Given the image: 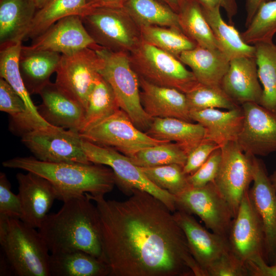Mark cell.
<instances>
[{
	"mask_svg": "<svg viewBox=\"0 0 276 276\" xmlns=\"http://www.w3.org/2000/svg\"><path fill=\"white\" fill-rule=\"evenodd\" d=\"M249 275L276 276V263L269 265L264 258H257L246 263Z\"/></svg>",
	"mask_w": 276,
	"mask_h": 276,
	"instance_id": "45",
	"label": "cell"
},
{
	"mask_svg": "<svg viewBox=\"0 0 276 276\" xmlns=\"http://www.w3.org/2000/svg\"><path fill=\"white\" fill-rule=\"evenodd\" d=\"M190 117L193 122L205 128L206 139L220 147L227 142L237 141L244 119L241 106L226 111L217 108L191 111Z\"/></svg>",
	"mask_w": 276,
	"mask_h": 276,
	"instance_id": "23",
	"label": "cell"
},
{
	"mask_svg": "<svg viewBox=\"0 0 276 276\" xmlns=\"http://www.w3.org/2000/svg\"><path fill=\"white\" fill-rule=\"evenodd\" d=\"M22 208L19 196L14 194L6 175L0 173V217L20 219Z\"/></svg>",
	"mask_w": 276,
	"mask_h": 276,
	"instance_id": "42",
	"label": "cell"
},
{
	"mask_svg": "<svg viewBox=\"0 0 276 276\" xmlns=\"http://www.w3.org/2000/svg\"><path fill=\"white\" fill-rule=\"evenodd\" d=\"M173 213L185 235L193 257L206 276L209 266L230 250L227 238L208 231L192 214L183 210L178 209Z\"/></svg>",
	"mask_w": 276,
	"mask_h": 276,
	"instance_id": "18",
	"label": "cell"
},
{
	"mask_svg": "<svg viewBox=\"0 0 276 276\" xmlns=\"http://www.w3.org/2000/svg\"><path fill=\"white\" fill-rule=\"evenodd\" d=\"M37 10L33 0H0V47L22 42Z\"/></svg>",
	"mask_w": 276,
	"mask_h": 276,
	"instance_id": "24",
	"label": "cell"
},
{
	"mask_svg": "<svg viewBox=\"0 0 276 276\" xmlns=\"http://www.w3.org/2000/svg\"><path fill=\"white\" fill-rule=\"evenodd\" d=\"M16 179L22 208L20 220L38 229L57 199L55 190L47 179L31 172L18 173Z\"/></svg>",
	"mask_w": 276,
	"mask_h": 276,
	"instance_id": "19",
	"label": "cell"
},
{
	"mask_svg": "<svg viewBox=\"0 0 276 276\" xmlns=\"http://www.w3.org/2000/svg\"><path fill=\"white\" fill-rule=\"evenodd\" d=\"M143 40L174 56L192 50L197 44L178 28L158 26L141 27Z\"/></svg>",
	"mask_w": 276,
	"mask_h": 276,
	"instance_id": "36",
	"label": "cell"
},
{
	"mask_svg": "<svg viewBox=\"0 0 276 276\" xmlns=\"http://www.w3.org/2000/svg\"><path fill=\"white\" fill-rule=\"evenodd\" d=\"M252 182L249 194L262 223L265 235V260L276 263V191L263 162L252 156Z\"/></svg>",
	"mask_w": 276,
	"mask_h": 276,
	"instance_id": "16",
	"label": "cell"
},
{
	"mask_svg": "<svg viewBox=\"0 0 276 276\" xmlns=\"http://www.w3.org/2000/svg\"><path fill=\"white\" fill-rule=\"evenodd\" d=\"M3 166L31 172L47 179L53 186L57 199L63 202L86 193L104 196L116 185L112 169L101 164L50 163L29 156L9 159Z\"/></svg>",
	"mask_w": 276,
	"mask_h": 276,
	"instance_id": "3",
	"label": "cell"
},
{
	"mask_svg": "<svg viewBox=\"0 0 276 276\" xmlns=\"http://www.w3.org/2000/svg\"><path fill=\"white\" fill-rule=\"evenodd\" d=\"M276 34V0L262 4L249 25L241 33L243 40L251 45L271 42Z\"/></svg>",
	"mask_w": 276,
	"mask_h": 276,
	"instance_id": "37",
	"label": "cell"
},
{
	"mask_svg": "<svg viewBox=\"0 0 276 276\" xmlns=\"http://www.w3.org/2000/svg\"><path fill=\"white\" fill-rule=\"evenodd\" d=\"M275 41H276V40H275Z\"/></svg>",
	"mask_w": 276,
	"mask_h": 276,
	"instance_id": "52",
	"label": "cell"
},
{
	"mask_svg": "<svg viewBox=\"0 0 276 276\" xmlns=\"http://www.w3.org/2000/svg\"><path fill=\"white\" fill-rule=\"evenodd\" d=\"M91 48L103 59L99 74L112 88L120 108L139 129L146 132L152 118L142 105L139 78L130 64L129 53L113 52L97 44Z\"/></svg>",
	"mask_w": 276,
	"mask_h": 276,
	"instance_id": "5",
	"label": "cell"
},
{
	"mask_svg": "<svg viewBox=\"0 0 276 276\" xmlns=\"http://www.w3.org/2000/svg\"><path fill=\"white\" fill-rule=\"evenodd\" d=\"M177 210L198 216L207 228L227 238L233 215L214 182L192 187L175 196Z\"/></svg>",
	"mask_w": 276,
	"mask_h": 276,
	"instance_id": "12",
	"label": "cell"
},
{
	"mask_svg": "<svg viewBox=\"0 0 276 276\" xmlns=\"http://www.w3.org/2000/svg\"><path fill=\"white\" fill-rule=\"evenodd\" d=\"M202 7L213 8L219 7L226 12L229 24H233L234 17L238 13L236 0H197Z\"/></svg>",
	"mask_w": 276,
	"mask_h": 276,
	"instance_id": "46",
	"label": "cell"
},
{
	"mask_svg": "<svg viewBox=\"0 0 276 276\" xmlns=\"http://www.w3.org/2000/svg\"><path fill=\"white\" fill-rule=\"evenodd\" d=\"M85 8L86 0H51L37 11L24 40H33L64 17L80 16Z\"/></svg>",
	"mask_w": 276,
	"mask_h": 276,
	"instance_id": "34",
	"label": "cell"
},
{
	"mask_svg": "<svg viewBox=\"0 0 276 276\" xmlns=\"http://www.w3.org/2000/svg\"><path fill=\"white\" fill-rule=\"evenodd\" d=\"M254 45L258 77L262 85L260 104L276 110V43L260 42Z\"/></svg>",
	"mask_w": 276,
	"mask_h": 276,
	"instance_id": "32",
	"label": "cell"
},
{
	"mask_svg": "<svg viewBox=\"0 0 276 276\" xmlns=\"http://www.w3.org/2000/svg\"><path fill=\"white\" fill-rule=\"evenodd\" d=\"M96 203L109 276H204L173 213L151 194L133 189L123 201Z\"/></svg>",
	"mask_w": 276,
	"mask_h": 276,
	"instance_id": "1",
	"label": "cell"
},
{
	"mask_svg": "<svg viewBox=\"0 0 276 276\" xmlns=\"http://www.w3.org/2000/svg\"><path fill=\"white\" fill-rule=\"evenodd\" d=\"M243 123L237 143L245 153L267 156L276 151V110L254 102L241 105Z\"/></svg>",
	"mask_w": 276,
	"mask_h": 276,
	"instance_id": "15",
	"label": "cell"
},
{
	"mask_svg": "<svg viewBox=\"0 0 276 276\" xmlns=\"http://www.w3.org/2000/svg\"><path fill=\"white\" fill-rule=\"evenodd\" d=\"M42 103L37 106L40 116L49 124L80 132L85 109L62 92L55 83H48L39 94Z\"/></svg>",
	"mask_w": 276,
	"mask_h": 276,
	"instance_id": "21",
	"label": "cell"
},
{
	"mask_svg": "<svg viewBox=\"0 0 276 276\" xmlns=\"http://www.w3.org/2000/svg\"><path fill=\"white\" fill-rule=\"evenodd\" d=\"M146 133L157 140L175 142L187 155L206 139L205 128L200 124L173 118H153Z\"/></svg>",
	"mask_w": 276,
	"mask_h": 276,
	"instance_id": "27",
	"label": "cell"
},
{
	"mask_svg": "<svg viewBox=\"0 0 276 276\" xmlns=\"http://www.w3.org/2000/svg\"><path fill=\"white\" fill-rule=\"evenodd\" d=\"M103 64L102 58L91 48L61 54L55 83L86 111L89 95Z\"/></svg>",
	"mask_w": 276,
	"mask_h": 276,
	"instance_id": "9",
	"label": "cell"
},
{
	"mask_svg": "<svg viewBox=\"0 0 276 276\" xmlns=\"http://www.w3.org/2000/svg\"><path fill=\"white\" fill-rule=\"evenodd\" d=\"M230 250L246 264L257 258L265 259V235L261 219L251 200L245 193L228 235Z\"/></svg>",
	"mask_w": 276,
	"mask_h": 276,
	"instance_id": "14",
	"label": "cell"
},
{
	"mask_svg": "<svg viewBox=\"0 0 276 276\" xmlns=\"http://www.w3.org/2000/svg\"><path fill=\"white\" fill-rule=\"evenodd\" d=\"M270 1L271 0H246L245 27L249 25L259 7L264 3Z\"/></svg>",
	"mask_w": 276,
	"mask_h": 276,
	"instance_id": "48",
	"label": "cell"
},
{
	"mask_svg": "<svg viewBox=\"0 0 276 276\" xmlns=\"http://www.w3.org/2000/svg\"><path fill=\"white\" fill-rule=\"evenodd\" d=\"M80 134L84 140L112 148L129 157L145 148L169 142L139 129L121 109Z\"/></svg>",
	"mask_w": 276,
	"mask_h": 276,
	"instance_id": "11",
	"label": "cell"
},
{
	"mask_svg": "<svg viewBox=\"0 0 276 276\" xmlns=\"http://www.w3.org/2000/svg\"><path fill=\"white\" fill-rule=\"evenodd\" d=\"M221 156V150L219 147L212 153L196 171L188 175L190 186L201 187L214 181L219 169Z\"/></svg>",
	"mask_w": 276,
	"mask_h": 276,
	"instance_id": "43",
	"label": "cell"
},
{
	"mask_svg": "<svg viewBox=\"0 0 276 276\" xmlns=\"http://www.w3.org/2000/svg\"><path fill=\"white\" fill-rule=\"evenodd\" d=\"M80 16L95 42L107 50L129 53L143 41L141 27L124 8H86Z\"/></svg>",
	"mask_w": 276,
	"mask_h": 276,
	"instance_id": "6",
	"label": "cell"
},
{
	"mask_svg": "<svg viewBox=\"0 0 276 276\" xmlns=\"http://www.w3.org/2000/svg\"><path fill=\"white\" fill-rule=\"evenodd\" d=\"M120 109L112 88L100 74L89 95L80 133L88 129Z\"/></svg>",
	"mask_w": 276,
	"mask_h": 276,
	"instance_id": "35",
	"label": "cell"
},
{
	"mask_svg": "<svg viewBox=\"0 0 276 276\" xmlns=\"http://www.w3.org/2000/svg\"><path fill=\"white\" fill-rule=\"evenodd\" d=\"M38 231L50 254L82 250L105 262L97 209L85 194L48 214Z\"/></svg>",
	"mask_w": 276,
	"mask_h": 276,
	"instance_id": "2",
	"label": "cell"
},
{
	"mask_svg": "<svg viewBox=\"0 0 276 276\" xmlns=\"http://www.w3.org/2000/svg\"><path fill=\"white\" fill-rule=\"evenodd\" d=\"M128 0H86V8H124Z\"/></svg>",
	"mask_w": 276,
	"mask_h": 276,
	"instance_id": "47",
	"label": "cell"
},
{
	"mask_svg": "<svg viewBox=\"0 0 276 276\" xmlns=\"http://www.w3.org/2000/svg\"><path fill=\"white\" fill-rule=\"evenodd\" d=\"M177 13L181 30L198 46L219 49L202 7L197 0H182Z\"/></svg>",
	"mask_w": 276,
	"mask_h": 276,
	"instance_id": "31",
	"label": "cell"
},
{
	"mask_svg": "<svg viewBox=\"0 0 276 276\" xmlns=\"http://www.w3.org/2000/svg\"><path fill=\"white\" fill-rule=\"evenodd\" d=\"M186 95L190 111L209 108L231 110L241 106L233 100L221 86L200 84Z\"/></svg>",
	"mask_w": 276,
	"mask_h": 276,
	"instance_id": "40",
	"label": "cell"
},
{
	"mask_svg": "<svg viewBox=\"0 0 276 276\" xmlns=\"http://www.w3.org/2000/svg\"><path fill=\"white\" fill-rule=\"evenodd\" d=\"M220 147L214 142L205 139L192 150L187 155L183 170L187 175H191L196 171L206 160L212 153Z\"/></svg>",
	"mask_w": 276,
	"mask_h": 276,
	"instance_id": "44",
	"label": "cell"
},
{
	"mask_svg": "<svg viewBox=\"0 0 276 276\" xmlns=\"http://www.w3.org/2000/svg\"><path fill=\"white\" fill-rule=\"evenodd\" d=\"M51 0H33L37 9L42 8Z\"/></svg>",
	"mask_w": 276,
	"mask_h": 276,
	"instance_id": "50",
	"label": "cell"
},
{
	"mask_svg": "<svg viewBox=\"0 0 276 276\" xmlns=\"http://www.w3.org/2000/svg\"><path fill=\"white\" fill-rule=\"evenodd\" d=\"M166 4L172 9L175 12H177L179 5L182 0H159Z\"/></svg>",
	"mask_w": 276,
	"mask_h": 276,
	"instance_id": "49",
	"label": "cell"
},
{
	"mask_svg": "<svg viewBox=\"0 0 276 276\" xmlns=\"http://www.w3.org/2000/svg\"><path fill=\"white\" fill-rule=\"evenodd\" d=\"M96 44L78 15L64 17L52 25L33 40L31 45L22 47L30 51H50L67 54Z\"/></svg>",
	"mask_w": 276,
	"mask_h": 276,
	"instance_id": "17",
	"label": "cell"
},
{
	"mask_svg": "<svg viewBox=\"0 0 276 276\" xmlns=\"http://www.w3.org/2000/svg\"><path fill=\"white\" fill-rule=\"evenodd\" d=\"M202 8L219 49L230 60L239 57L255 56V46L246 43L233 24L223 20L220 8Z\"/></svg>",
	"mask_w": 276,
	"mask_h": 276,
	"instance_id": "30",
	"label": "cell"
},
{
	"mask_svg": "<svg viewBox=\"0 0 276 276\" xmlns=\"http://www.w3.org/2000/svg\"><path fill=\"white\" fill-rule=\"evenodd\" d=\"M221 160L213 181L228 203L234 217L252 181V155L245 153L236 141L220 147Z\"/></svg>",
	"mask_w": 276,
	"mask_h": 276,
	"instance_id": "13",
	"label": "cell"
},
{
	"mask_svg": "<svg viewBox=\"0 0 276 276\" xmlns=\"http://www.w3.org/2000/svg\"><path fill=\"white\" fill-rule=\"evenodd\" d=\"M179 59L190 68L200 84L215 86H221L230 61L219 49H208L198 45L182 52Z\"/></svg>",
	"mask_w": 276,
	"mask_h": 276,
	"instance_id": "25",
	"label": "cell"
},
{
	"mask_svg": "<svg viewBox=\"0 0 276 276\" xmlns=\"http://www.w3.org/2000/svg\"><path fill=\"white\" fill-rule=\"evenodd\" d=\"M21 142L37 159L50 163L91 164L77 130L52 125L21 135Z\"/></svg>",
	"mask_w": 276,
	"mask_h": 276,
	"instance_id": "10",
	"label": "cell"
},
{
	"mask_svg": "<svg viewBox=\"0 0 276 276\" xmlns=\"http://www.w3.org/2000/svg\"><path fill=\"white\" fill-rule=\"evenodd\" d=\"M270 180L276 191V170L269 176Z\"/></svg>",
	"mask_w": 276,
	"mask_h": 276,
	"instance_id": "51",
	"label": "cell"
},
{
	"mask_svg": "<svg viewBox=\"0 0 276 276\" xmlns=\"http://www.w3.org/2000/svg\"><path fill=\"white\" fill-rule=\"evenodd\" d=\"M129 58L137 76L153 84L185 94L200 85L179 59L143 40L129 53Z\"/></svg>",
	"mask_w": 276,
	"mask_h": 276,
	"instance_id": "7",
	"label": "cell"
},
{
	"mask_svg": "<svg viewBox=\"0 0 276 276\" xmlns=\"http://www.w3.org/2000/svg\"><path fill=\"white\" fill-rule=\"evenodd\" d=\"M49 269L50 276L110 275L105 262L82 250L50 254Z\"/></svg>",
	"mask_w": 276,
	"mask_h": 276,
	"instance_id": "28",
	"label": "cell"
},
{
	"mask_svg": "<svg viewBox=\"0 0 276 276\" xmlns=\"http://www.w3.org/2000/svg\"><path fill=\"white\" fill-rule=\"evenodd\" d=\"M124 8L140 27L158 26L180 29L177 13L159 0H128Z\"/></svg>",
	"mask_w": 276,
	"mask_h": 276,
	"instance_id": "33",
	"label": "cell"
},
{
	"mask_svg": "<svg viewBox=\"0 0 276 276\" xmlns=\"http://www.w3.org/2000/svg\"><path fill=\"white\" fill-rule=\"evenodd\" d=\"M22 42L0 47V75L22 98L27 107L28 114L38 127L51 125L39 114L27 89L19 68V57Z\"/></svg>",
	"mask_w": 276,
	"mask_h": 276,
	"instance_id": "29",
	"label": "cell"
},
{
	"mask_svg": "<svg viewBox=\"0 0 276 276\" xmlns=\"http://www.w3.org/2000/svg\"><path fill=\"white\" fill-rule=\"evenodd\" d=\"M140 168L153 183L175 196L191 187L188 175L184 173L183 166L180 165L173 164Z\"/></svg>",
	"mask_w": 276,
	"mask_h": 276,
	"instance_id": "39",
	"label": "cell"
},
{
	"mask_svg": "<svg viewBox=\"0 0 276 276\" xmlns=\"http://www.w3.org/2000/svg\"><path fill=\"white\" fill-rule=\"evenodd\" d=\"M221 87L239 105L247 102L260 104L263 90L259 83L255 56L231 59Z\"/></svg>",
	"mask_w": 276,
	"mask_h": 276,
	"instance_id": "20",
	"label": "cell"
},
{
	"mask_svg": "<svg viewBox=\"0 0 276 276\" xmlns=\"http://www.w3.org/2000/svg\"><path fill=\"white\" fill-rule=\"evenodd\" d=\"M143 107L151 118H173L193 122L186 94L173 88L153 84L139 77Z\"/></svg>",
	"mask_w": 276,
	"mask_h": 276,
	"instance_id": "22",
	"label": "cell"
},
{
	"mask_svg": "<svg viewBox=\"0 0 276 276\" xmlns=\"http://www.w3.org/2000/svg\"><path fill=\"white\" fill-rule=\"evenodd\" d=\"M82 145L90 163L103 165L112 169L116 185L124 193L130 196L133 189L144 191L162 201L172 212L177 210L176 197L153 183L129 157L112 148L83 139Z\"/></svg>",
	"mask_w": 276,
	"mask_h": 276,
	"instance_id": "8",
	"label": "cell"
},
{
	"mask_svg": "<svg viewBox=\"0 0 276 276\" xmlns=\"http://www.w3.org/2000/svg\"><path fill=\"white\" fill-rule=\"evenodd\" d=\"M187 155V153L177 144L166 142L142 149L129 158L140 167L173 164L183 167Z\"/></svg>",
	"mask_w": 276,
	"mask_h": 276,
	"instance_id": "38",
	"label": "cell"
},
{
	"mask_svg": "<svg viewBox=\"0 0 276 276\" xmlns=\"http://www.w3.org/2000/svg\"><path fill=\"white\" fill-rule=\"evenodd\" d=\"M3 264L17 276H50V251L36 228L20 219L0 217Z\"/></svg>",
	"mask_w": 276,
	"mask_h": 276,
	"instance_id": "4",
	"label": "cell"
},
{
	"mask_svg": "<svg viewBox=\"0 0 276 276\" xmlns=\"http://www.w3.org/2000/svg\"><path fill=\"white\" fill-rule=\"evenodd\" d=\"M249 275L246 264L231 250L223 253L207 269L206 276Z\"/></svg>",
	"mask_w": 276,
	"mask_h": 276,
	"instance_id": "41",
	"label": "cell"
},
{
	"mask_svg": "<svg viewBox=\"0 0 276 276\" xmlns=\"http://www.w3.org/2000/svg\"><path fill=\"white\" fill-rule=\"evenodd\" d=\"M61 54L56 52L30 51L21 47L19 57L20 73L30 95L39 94L56 72Z\"/></svg>",
	"mask_w": 276,
	"mask_h": 276,
	"instance_id": "26",
	"label": "cell"
}]
</instances>
